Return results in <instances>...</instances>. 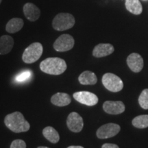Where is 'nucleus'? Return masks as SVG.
Wrapping results in <instances>:
<instances>
[{
	"label": "nucleus",
	"mask_w": 148,
	"mask_h": 148,
	"mask_svg": "<svg viewBox=\"0 0 148 148\" xmlns=\"http://www.w3.org/2000/svg\"><path fill=\"white\" fill-rule=\"evenodd\" d=\"M4 123L8 129L15 133L27 132L30 127L29 123L20 112H14L5 116Z\"/></svg>",
	"instance_id": "1"
},
{
	"label": "nucleus",
	"mask_w": 148,
	"mask_h": 148,
	"mask_svg": "<svg viewBox=\"0 0 148 148\" xmlns=\"http://www.w3.org/2000/svg\"><path fill=\"white\" fill-rule=\"evenodd\" d=\"M66 67L65 61L57 57L46 58L40 64V70L49 75H60L66 71Z\"/></svg>",
	"instance_id": "2"
},
{
	"label": "nucleus",
	"mask_w": 148,
	"mask_h": 148,
	"mask_svg": "<svg viewBox=\"0 0 148 148\" xmlns=\"http://www.w3.org/2000/svg\"><path fill=\"white\" fill-rule=\"evenodd\" d=\"M75 23V18L71 14L62 12L57 14L53 18L52 26L57 31H64L73 27Z\"/></svg>",
	"instance_id": "3"
},
{
	"label": "nucleus",
	"mask_w": 148,
	"mask_h": 148,
	"mask_svg": "<svg viewBox=\"0 0 148 148\" xmlns=\"http://www.w3.org/2000/svg\"><path fill=\"white\" fill-rule=\"evenodd\" d=\"M43 51V47L40 42H33L23 51L22 60L27 64L34 63L40 58Z\"/></svg>",
	"instance_id": "4"
},
{
	"label": "nucleus",
	"mask_w": 148,
	"mask_h": 148,
	"mask_svg": "<svg viewBox=\"0 0 148 148\" xmlns=\"http://www.w3.org/2000/svg\"><path fill=\"white\" fill-rule=\"evenodd\" d=\"M102 83L104 87L111 92H119L123 87V82L117 75L106 73L102 77Z\"/></svg>",
	"instance_id": "5"
},
{
	"label": "nucleus",
	"mask_w": 148,
	"mask_h": 148,
	"mask_svg": "<svg viewBox=\"0 0 148 148\" xmlns=\"http://www.w3.org/2000/svg\"><path fill=\"white\" fill-rule=\"evenodd\" d=\"M75 44V40L71 35L64 34H62L55 40L53 43V48L56 51L63 52L71 50Z\"/></svg>",
	"instance_id": "6"
},
{
	"label": "nucleus",
	"mask_w": 148,
	"mask_h": 148,
	"mask_svg": "<svg viewBox=\"0 0 148 148\" xmlns=\"http://www.w3.org/2000/svg\"><path fill=\"white\" fill-rule=\"evenodd\" d=\"M120 130H121V127L116 123H107L99 127L96 134L97 137L100 139H105V138H111L116 136L120 132Z\"/></svg>",
	"instance_id": "7"
},
{
	"label": "nucleus",
	"mask_w": 148,
	"mask_h": 148,
	"mask_svg": "<svg viewBox=\"0 0 148 148\" xmlns=\"http://www.w3.org/2000/svg\"><path fill=\"white\" fill-rule=\"evenodd\" d=\"M73 98L78 102L88 106H95L98 103V97L94 93L88 91H79L73 93Z\"/></svg>",
	"instance_id": "8"
},
{
	"label": "nucleus",
	"mask_w": 148,
	"mask_h": 148,
	"mask_svg": "<svg viewBox=\"0 0 148 148\" xmlns=\"http://www.w3.org/2000/svg\"><path fill=\"white\" fill-rule=\"evenodd\" d=\"M66 125L71 132L77 133L82 131L84 126V122L82 116L77 112H73L67 116Z\"/></svg>",
	"instance_id": "9"
},
{
	"label": "nucleus",
	"mask_w": 148,
	"mask_h": 148,
	"mask_svg": "<svg viewBox=\"0 0 148 148\" xmlns=\"http://www.w3.org/2000/svg\"><path fill=\"white\" fill-rule=\"evenodd\" d=\"M125 105L121 101H106L103 103V109L106 113L119 114L125 111Z\"/></svg>",
	"instance_id": "10"
},
{
	"label": "nucleus",
	"mask_w": 148,
	"mask_h": 148,
	"mask_svg": "<svg viewBox=\"0 0 148 148\" xmlns=\"http://www.w3.org/2000/svg\"><path fill=\"white\" fill-rule=\"evenodd\" d=\"M127 64L133 72L138 73L143 67V59L138 53H132L127 58Z\"/></svg>",
	"instance_id": "11"
},
{
	"label": "nucleus",
	"mask_w": 148,
	"mask_h": 148,
	"mask_svg": "<svg viewBox=\"0 0 148 148\" xmlns=\"http://www.w3.org/2000/svg\"><path fill=\"white\" fill-rule=\"evenodd\" d=\"M23 13L29 21L34 22L40 16V9L32 3H27L23 5Z\"/></svg>",
	"instance_id": "12"
},
{
	"label": "nucleus",
	"mask_w": 148,
	"mask_h": 148,
	"mask_svg": "<svg viewBox=\"0 0 148 148\" xmlns=\"http://www.w3.org/2000/svg\"><path fill=\"white\" fill-rule=\"evenodd\" d=\"M114 48L111 44L100 43L94 47L92 55L96 58H101L111 54L114 52Z\"/></svg>",
	"instance_id": "13"
},
{
	"label": "nucleus",
	"mask_w": 148,
	"mask_h": 148,
	"mask_svg": "<svg viewBox=\"0 0 148 148\" xmlns=\"http://www.w3.org/2000/svg\"><path fill=\"white\" fill-rule=\"evenodd\" d=\"M14 46V39L9 35H3L0 37V55L10 53Z\"/></svg>",
	"instance_id": "14"
},
{
	"label": "nucleus",
	"mask_w": 148,
	"mask_h": 148,
	"mask_svg": "<svg viewBox=\"0 0 148 148\" xmlns=\"http://www.w3.org/2000/svg\"><path fill=\"white\" fill-rule=\"evenodd\" d=\"M70 96L64 92H57L51 98V102L57 106H66L71 103Z\"/></svg>",
	"instance_id": "15"
},
{
	"label": "nucleus",
	"mask_w": 148,
	"mask_h": 148,
	"mask_svg": "<svg viewBox=\"0 0 148 148\" xmlns=\"http://www.w3.org/2000/svg\"><path fill=\"white\" fill-rule=\"evenodd\" d=\"M23 20L21 18H13L10 19L6 25H5V30L7 32L14 34L20 31L23 27Z\"/></svg>",
	"instance_id": "16"
},
{
	"label": "nucleus",
	"mask_w": 148,
	"mask_h": 148,
	"mask_svg": "<svg viewBox=\"0 0 148 148\" xmlns=\"http://www.w3.org/2000/svg\"><path fill=\"white\" fill-rule=\"evenodd\" d=\"M78 81L82 85H93L97 83V78L93 72L85 71L79 75Z\"/></svg>",
	"instance_id": "17"
},
{
	"label": "nucleus",
	"mask_w": 148,
	"mask_h": 148,
	"mask_svg": "<svg viewBox=\"0 0 148 148\" xmlns=\"http://www.w3.org/2000/svg\"><path fill=\"white\" fill-rule=\"evenodd\" d=\"M125 8L131 13L140 14L143 11V7L139 0H125Z\"/></svg>",
	"instance_id": "18"
},
{
	"label": "nucleus",
	"mask_w": 148,
	"mask_h": 148,
	"mask_svg": "<svg viewBox=\"0 0 148 148\" xmlns=\"http://www.w3.org/2000/svg\"><path fill=\"white\" fill-rule=\"evenodd\" d=\"M42 134L46 139L52 143H57L60 140V136L53 127L47 126L45 127L42 130Z\"/></svg>",
	"instance_id": "19"
},
{
	"label": "nucleus",
	"mask_w": 148,
	"mask_h": 148,
	"mask_svg": "<svg viewBox=\"0 0 148 148\" xmlns=\"http://www.w3.org/2000/svg\"><path fill=\"white\" fill-rule=\"evenodd\" d=\"M132 125L137 128L143 129L148 127V114L136 116L132 120Z\"/></svg>",
	"instance_id": "20"
},
{
	"label": "nucleus",
	"mask_w": 148,
	"mask_h": 148,
	"mask_svg": "<svg viewBox=\"0 0 148 148\" xmlns=\"http://www.w3.org/2000/svg\"><path fill=\"white\" fill-rule=\"evenodd\" d=\"M138 103L142 108L148 109V88L144 89L138 97Z\"/></svg>",
	"instance_id": "21"
},
{
	"label": "nucleus",
	"mask_w": 148,
	"mask_h": 148,
	"mask_svg": "<svg viewBox=\"0 0 148 148\" xmlns=\"http://www.w3.org/2000/svg\"><path fill=\"white\" fill-rule=\"evenodd\" d=\"M31 76H32V72L29 71H25L22 72L21 73L18 74L15 77V79L18 82H23L30 78Z\"/></svg>",
	"instance_id": "22"
},
{
	"label": "nucleus",
	"mask_w": 148,
	"mask_h": 148,
	"mask_svg": "<svg viewBox=\"0 0 148 148\" xmlns=\"http://www.w3.org/2000/svg\"><path fill=\"white\" fill-rule=\"evenodd\" d=\"M10 148H26V143L21 139H16L12 142Z\"/></svg>",
	"instance_id": "23"
},
{
	"label": "nucleus",
	"mask_w": 148,
	"mask_h": 148,
	"mask_svg": "<svg viewBox=\"0 0 148 148\" xmlns=\"http://www.w3.org/2000/svg\"><path fill=\"white\" fill-rule=\"evenodd\" d=\"M101 148H119L118 145H115V144L112 143H105L102 145Z\"/></svg>",
	"instance_id": "24"
},
{
	"label": "nucleus",
	"mask_w": 148,
	"mask_h": 148,
	"mask_svg": "<svg viewBox=\"0 0 148 148\" xmlns=\"http://www.w3.org/2000/svg\"><path fill=\"white\" fill-rule=\"evenodd\" d=\"M67 148H84L82 146H75V145H71V146H69V147Z\"/></svg>",
	"instance_id": "25"
},
{
	"label": "nucleus",
	"mask_w": 148,
	"mask_h": 148,
	"mask_svg": "<svg viewBox=\"0 0 148 148\" xmlns=\"http://www.w3.org/2000/svg\"><path fill=\"white\" fill-rule=\"evenodd\" d=\"M37 148H49L47 147H44V146H40V147H38Z\"/></svg>",
	"instance_id": "26"
},
{
	"label": "nucleus",
	"mask_w": 148,
	"mask_h": 148,
	"mask_svg": "<svg viewBox=\"0 0 148 148\" xmlns=\"http://www.w3.org/2000/svg\"><path fill=\"white\" fill-rule=\"evenodd\" d=\"M1 1H2V0H0V4H1Z\"/></svg>",
	"instance_id": "27"
}]
</instances>
